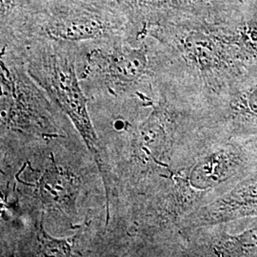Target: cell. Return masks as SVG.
I'll use <instances>...</instances> for the list:
<instances>
[{"mask_svg":"<svg viewBox=\"0 0 257 257\" xmlns=\"http://www.w3.org/2000/svg\"><path fill=\"white\" fill-rule=\"evenodd\" d=\"M38 192L44 207L73 216L80 193V179L72 171L53 162L39 180Z\"/></svg>","mask_w":257,"mask_h":257,"instance_id":"1","label":"cell"},{"mask_svg":"<svg viewBox=\"0 0 257 257\" xmlns=\"http://www.w3.org/2000/svg\"><path fill=\"white\" fill-rule=\"evenodd\" d=\"M54 92L61 109L73 121L74 127L80 134L89 151L92 153L101 173L105 174L104 165L100 159L98 139L88 112L86 98L74 82L66 84L63 80H60L57 83Z\"/></svg>","mask_w":257,"mask_h":257,"instance_id":"2","label":"cell"},{"mask_svg":"<svg viewBox=\"0 0 257 257\" xmlns=\"http://www.w3.org/2000/svg\"><path fill=\"white\" fill-rule=\"evenodd\" d=\"M167 139L164 117L154 110L138 128L134 141V153L140 163L145 165L157 162L164 151Z\"/></svg>","mask_w":257,"mask_h":257,"instance_id":"3","label":"cell"},{"mask_svg":"<svg viewBox=\"0 0 257 257\" xmlns=\"http://www.w3.org/2000/svg\"><path fill=\"white\" fill-rule=\"evenodd\" d=\"M39 255L43 256H71L74 253V239H56L47 233L41 225L39 234Z\"/></svg>","mask_w":257,"mask_h":257,"instance_id":"4","label":"cell"},{"mask_svg":"<svg viewBox=\"0 0 257 257\" xmlns=\"http://www.w3.org/2000/svg\"><path fill=\"white\" fill-rule=\"evenodd\" d=\"M222 174V162L218 156H210L204 159L193 170L192 178L196 186L207 187L219 181Z\"/></svg>","mask_w":257,"mask_h":257,"instance_id":"5","label":"cell"}]
</instances>
